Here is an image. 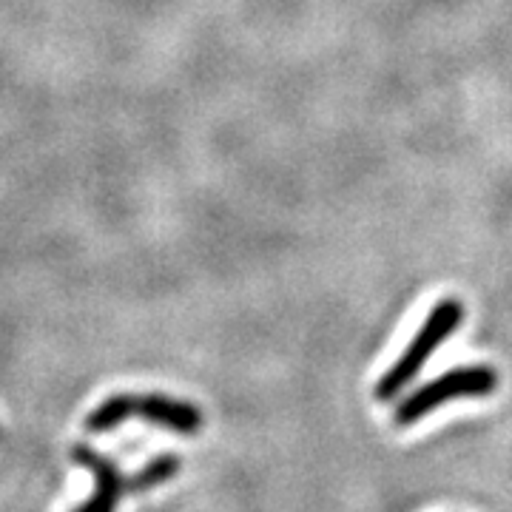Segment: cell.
Wrapping results in <instances>:
<instances>
[{
	"instance_id": "obj_1",
	"label": "cell",
	"mask_w": 512,
	"mask_h": 512,
	"mask_svg": "<svg viewBox=\"0 0 512 512\" xmlns=\"http://www.w3.org/2000/svg\"><path fill=\"white\" fill-rule=\"evenodd\" d=\"M464 319V305L458 299H441L439 305L424 319V325L416 333V339L404 348L399 362L384 373L376 384V399L379 402H393L407 384L419 376V370L427 365V359L456 333Z\"/></svg>"
},
{
	"instance_id": "obj_2",
	"label": "cell",
	"mask_w": 512,
	"mask_h": 512,
	"mask_svg": "<svg viewBox=\"0 0 512 512\" xmlns=\"http://www.w3.org/2000/svg\"><path fill=\"white\" fill-rule=\"evenodd\" d=\"M498 390V373L487 365H470L447 370L444 376L433 379V382L421 384L416 393H410L402 404L396 407V424L399 427H410L427 413L439 410L441 404L456 402V399H481Z\"/></svg>"
},
{
	"instance_id": "obj_3",
	"label": "cell",
	"mask_w": 512,
	"mask_h": 512,
	"mask_svg": "<svg viewBox=\"0 0 512 512\" xmlns=\"http://www.w3.org/2000/svg\"><path fill=\"white\" fill-rule=\"evenodd\" d=\"M72 458L80 464V467H86V470L97 478V493H94L86 504H80L74 512L117 510L120 498H123V493H126V478H123V473L117 470V464L109 461L106 456H100V453L92 450L89 444H74Z\"/></svg>"
},
{
	"instance_id": "obj_4",
	"label": "cell",
	"mask_w": 512,
	"mask_h": 512,
	"mask_svg": "<svg viewBox=\"0 0 512 512\" xmlns=\"http://www.w3.org/2000/svg\"><path fill=\"white\" fill-rule=\"evenodd\" d=\"M134 416H143L154 427H165L180 436H197L202 430V413L197 404L171 399L163 393H143L134 396Z\"/></svg>"
},
{
	"instance_id": "obj_5",
	"label": "cell",
	"mask_w": 512,
	"mask_h": 512,
	"mask_svg": "<svg viewBox=\"0 0 512 512\" xmlns=\"http://www.w3.org/2000/svg\"><path fill=\"white\" fill-rule=\"evenodd\" d=\"M131 416H134V393H117V396H109L106 402L97 404V410H92V416L86 419V430L109 433Z\"/></svg>"
},
{
	"instance_id": "obj_6",
	"label": "cell",
	"mask_w": 512,
	"mask_h": 512,
	"mask_svg": "<svg viewBox=\"0 0 512 512\" xmlns=\"http://www.w3.org/2000/svg\"><path fill=\"white\" fill-rule=\"evenodd\" d=\"M180 467H183L180 458L171 456V453L151 458L140 473H134L131 478H126V493H148V490L160 487L165 481H171V478L180 473Z\"/></svg>"
}]
</instances>
